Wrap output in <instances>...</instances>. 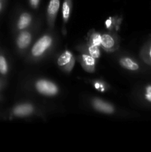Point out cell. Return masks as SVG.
Returning a JSON list of instances; mask_svg holds the SVG:
<instances>
[{"mask_svg": "<svg viewBox=\"0 0 151 152\" xmlns=\"http://www.w3.org/2000/svg\"><path fill=\"white\" fill-rule=\"evenodd\" d=\"M54 44V37L51 34H44L36 41L30 50V56L34 60L44 57Z\"/></svg>", "mask_w": 151, "mask_h": 152, "instance_id": "1", "label": "cell"}, {"mask_svg": "<svg viewBox=\"0 0 151 152\" xmlns=\"http://www.w3.org/2000/svg\"><path fill=\"white\" fill-rule=\"evenodd\" d=\"M120 39L117 34L113 31H108L102 34L101 48L106 52H115L119 48Z\"/></svg>", "mask_w": 151, "mask_h": 152, "instance_id": "2", "label": "cell"}, {"mask_svg": "<svg viewBox=\"0 0 151 152\" xmlns=\"http://www.w3.org/2000/svg\"><path fill=\"white\" fill-rule=\"evenodd\" d=\"M35 89L38 94L47 96H56L59 89L57 85L47 79H39L35 83Z\"/></svg>", "mask_w": 151, "mask_h": 152, "instance_id": "3", "label": "cell"}, {"mask_svg": "<svg viewBox=\"0 0 151 152\" xmlns=\"http://www.w3.org/2000/svg\"><path fill=\"white\" fill-rule=\"evenodd\" d=\"M76 59L72 52L65 50L61 53L57 59V65L61 69L66 73H70L75 66Z\"/></svg>", "mask_w": 151, "mask_h": 152, "instance_id": "4", "label": "cell"}, {"mask_svg": "<svg viewBox=\"0 0 151 152\" xmlns=\"http://www.w3.org/2000/svg\"><path fill=\"white\" fill-rule=\"evenodd\" d=\"M80 55L77 56V60L81 65V68L88 73H93L96 71V59L84 52H80Z\"/></svg>", "mask_w": 151, "mask_h": 152, "instance_id": "5", "label": "cell"}, {"mask_svg": "<svg viewBox=\"0 0 151 152\" xmlns=\"http://www.w3.org/2000/svg\"><path fill=\"white\" fill-rule=\"evenodd\" d=\"M60 7V0H50L47 7V21L50 28H53Z\"/></svg>", "mask_w": 151, "mask_h": 152, "instance_id": "6", "label": "cell"}, {"mask_svg": "<svg viewBox=\"0 0 151 152\" xmlns=\"http://www.w3.org/2000/svg\"><path fill=\"white\" fill-rule=\"evenodd\" d=\"M91 105L96 111L106 114L115 113V107L110 102L103 100L100 98H93L91 99Z\"/></svg>", "mask_w": 151, "mask_h": 152, "instance_id": "7", "label": "cell"}, {"mask_svg": "<svg viewBox=\"0 0 151 152\" xmlns=\"http://www.w3.org/2000/svg\"><path fill=\"white\" fill-rule=\"evenodd\" d=\"M32 40L33 34L30 31H26V30L20 31V33L17 35L16 40L17 48L21 51L25 50L30 45Z\"/></svg>", "mask_w": 151, "mask_h": 152, "instance_id": "8", "label": "cell"}, {"mask_svg": "<svg viewBox=\"0 0 151 152\" xmlns=\"http://www.w3.org/2000/svg\"><path fill=\"white\" fill-rule=\"evenodd\" d=\"M35 112V108L30 103H22L16 105L12 111L13 116L17 117H25L32 115Z\"/></svg>", "mask_w": 151, "mask_h": 152, "instance_id": "9", "label": "cell"}, {"mask_svg": "<svg viewBox=\"0 0 151 152\" xmlns=\"http://www.w3.org/2000/svg\"><path fill=\"white\" fill-rule=\"evenodd\" d=\"M118 63L123 68L127 70V71L136 72V71H139L140 70V65L139 62L130 56H121L118 59Z\"/></svg>", "mask_w": 151, "mask_h": 152, "instance_id": "10", "label": "cell"}, {"mask_svg": "<svg viewBox=\"0 0 151 152\" xmlns=\"http://www.w3.org/2000/svg\"><path fill=\"white\" fill-rule=\"evenodd\" d=\"M77 50L79 52H84L88 53L91 56L94 57L95 59H99L101 56V49L100 47L93 45L86 42L85 44L81 45L77 48Z\"/></svg>", "mask_w": 151, "mask_h": 152, "instance_id": "11", "label": "cell"}, {"mask_svg": "<svg viewBox=\"0 0 151 152\" xmlns=\"http://www.w3.org/2000/svg\"><path fill=\"white\" fill-rule=\"evenodd\" d=\"M33 21V16L28 12H23L19 15L16 22V28L18 31H22L26 30L30 25Z\"/></svg>", "mask_w": 151, "mask_h": 152, "instance_id": "12", "label": "cell"}, {"mask_svg": "<svg viewBox=\"0 0 151 152\" xmlns=\"http://www.w3.org/2000/svg\"><path fill=\"white\" fill-rule=\"evenodd\" d=\"M139 56L144 63L151 66V38L142 46Z\"/></svg>", "mask_w": 151, "mask_h": 152, "instance_id": "13", "label": "cell"}, {"mask_svg": "<svg viewBox=\"0 0 151 152\" xmlns=\"http://www.w3.org/2000/svg\"><path fill=\"white\" fill-rule=\"evenodd\" d=\"M122 22V18L118 16H110L105 20V25L107 29L110 31H118Z\"/></svg>", "mask_w": 151, "mask_h": 152, "instance_id": "14", "label": "cell"}, {"mask_svg": "<svg viewBox=\"0 0 151 152\" xmlns=\"http://www.w3.org/2000/svg\"><path fill=\"white\" fill-rule=\"evenodd\" d=\"M73 7V1L72 0H64L62 3V22L64 25L68 23L70 17L71 11Z\"/></svg>", "mask_w": 151, "mask_h": 152, "instance_id": "15", "label": "cell"}, {"mask_svg": "<svg viewBox=\"0 0 151 152\" xmlns=\"http://www.w3.org/2000/svg\"><path fill=\"white\" fill-rule=\"evenodd\" d=\"M87 42L90 43V44L101 48V43H102V34H101L100 32L96 31V30H90V31L87 33Z\"/></svg>", "mask_w": 151, "mask_h": 152, "instance_id": "16", "label": "cell"}, {"mask_svg": "<svg viewBox=\"0 0 151 152\" xmlns=\"http://www.w3.org/2000/svg\"><path fill=\"white\" fill-rule=\"evenodd\" d=\"M92 85H93V88L95 89H96L99 91L102 92V93L107 91V89L109 88V86L107 84L106 82L102 80H92Z\"/></svg>", "mask_w": 151, "mask_h": 152, "instance_id": "17", "label": "cell"}, {"mask_svg": "<svg viewBox=\"0 0 151 152\" xmlns=\"http://www.w3.org/2000/svg\"><path fill=\"white\" fill-rule=\"evenodd\" d=\"M9 65L5 56L0 54V74L1 75H6L8 73Z\"/></svg>", "mask_w": 151, "mask_h": 152, "instance_id": "18", "label": "cell"}, {"mask_svg": "<svg viewBox=\"0 0 151 152\" xmlns=\"http://www.w3.org/2000/svg\"><path fill=\"white\" fill-rule=\"evenodd\" d=\"M144 97L145 100L151 103V85H148L145 87Z\"/></svg>", "mask_w": 151, "mask_h": 152, "instance_id": "19", "label": "cell"}, {"mask_svg": "<svg viewBox=\"0 0 151 152\" xmlns=\"http://www.w3.org/2000/svg\"><path fill=\"white\" fill-rule=\"evenodd\" d=\"M40 1H41V0H28L30 5V7L33 9L38 8V5H39Z\"/></svg>", "mask_w": 151, "mask_h": 152, "instance_id": "20", "label": "cell"}, {"mask_svg": "<svg viewBox=\"0 0 151 152\" xmlns=\"http://www.w3.org/2000/svg\"><path fill=\"white\" fill-rule=\"evenodd\" d=\"M3 5H4V3H3V0H0V12H1V10H2Z\"/></svg>", "mask_w": 151, "mask_h": 152, "instance_id": "21", "label": "cell"}, {"mask_svg": "<svg viewBox=\"0 0 151 152\" xmlns=\"http://www.w3.org/2000/svg\"><path fill=\"white\" fill-rule=\"evenodd\" d=\"M0 86H1V85H0Z\"/></svg>", "mask_w": 151, "mask_h": 152, "instance_id": "22", "label": "cell"}]
</instances>
